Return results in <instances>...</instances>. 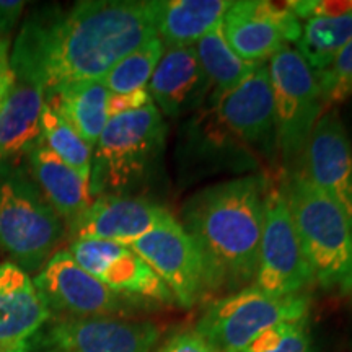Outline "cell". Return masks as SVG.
<instances>
[{"mask_svg": "<svg viewBox=\"0 0 352 352\" xmlns=\"http://www.w3.org/2000/svg\"><path fill=\"white\" fill-rule=\"evenodd\" d=\"M157 36L155 0H85L67 12L38 13L13 44V76L46 91L101 80L113 65Z\"/></svg>", "mask_w": 352, "mask_h": 352, "instance_id": "1", "label": "cell"}, {"mask_svg": "<svg viewBox=\"0 0 352 352\" xmlns=\"http://www.w3.org/2000/svg\"><path fill=\"white\" fill-rule=\"evenodd\" d=\"M266 182L243 176L202 189L183 209L208 290L239 292L254 280L264 227Z\"/></svg>", "mask_w": 352, "mask_h": 352, "instance_id": "2", "label": "cell"}, {"mask_svg": "<svg viewBox=\"0 0 352 352\" xmlns=\"http://www.w3.org/2000/svg\"><path fill=\"white\" fill-rule=\"evenodd\" d=\"M166 124L155 104L109 118L94 147L88 189L91 197L131 196L155 171Z\"/></svg>", "mask_w": 352, "mask_h": 352, "instance_id": "3", "label": "cell"}, {"mask_svg": "<svg viewBox=\"0 0 352 352\" xmlns=\"http://www.w3.org/2000/svg\"><path fill=\"white\" fill-rule=\"evenodd\" d=\"M290 215L315 283L352 290V226L346 214L303 173L284 188Z\"/></svg>", "mask_w": 352, "mask_h": 352, "instance_id": "4", "label": "cell"}, {"mask_svg": "<svg viewBox=\"0 0 352 352\" xmlns=\"http://www.w3.org/2000/svg\"><path fill=\"white\" fill-rule=\"evenodd\" d=\"M64 236V222L39 191L36 183L0 166V245L16 266L33 272L56 253Z\"/></svg>", "mask_w": 352, "mask_h": 352, "instance_id": "5", "label": "cell"}, {"mask_svg": "<svg viewBox=\"0 0 352 352\" xmlns=\"http://www.w3.org/2000/svg\"><path fill=\"white\" fill-rule=\"evenodd\" d=\"M307 296L274 297L253 285L210 303L195 331L219 352H239L267 329L289 321L308 320Z\"/></svg>", "mask_w": 352, "mask_h": 352, "instance_id": "6", "label": "cell"}, {"mask_svg": "<svg viewBox=\"0 0 352 352\" xmlns=\"http://www.w3.org/2000/svg\"><path fill=\"white\" fill-rule=\"evenodd\" d=\"M274 103L277 147L292 162L305 151L311 131L323 114L316 74L292 46L277 51L267 63Z\"/></svg>", "mask_w": 352, "mask_h": 352, "instance_id": "7", "label": "cell"}, {"mask_svg": "<svg viewBox=\"0 0 352 352\" xmlns=\"http://www.w3.org/2000/svg\"><path fill=\"white\" fill-rule=\"evenodd\" d=\"M315 284L290 215L284 189L271 188L264 199V227L253 287L267 296H300Z\"/></svg>", "mask_w": 352, "mask_h": 352, "instance_id": "8", "label": "cell"}, {"mask_svg": "<svg viewBox=\"0 0 352 352\" xmlns=\"http://www.w3.org/2000/svg\"><path fill=\"white\" fill-rule=\"evenodd\" d=\"M33 283L51 311L70 318L114 316L126 314L132 307L129 296L114 292L87 272L69 250L52 254Z\"/></svg>", "mask_w": 352, "mask_h": 352, "instance_id": "9", "label": "cell"}, {"mask_svg": "<svg viewBox=\"0 0 352 352\" xmlns=\"http://www.w3.org/2000/svg\"><path fill=\"white\" fill-rule=\"evenodd\" d=\"M129 248L160 277L183 308H192L208 292L201 254L173 215L131 243Z\"/></svg>", "mask_w": 352, "mask_h": 352, "instance_id": "10", "label": "cell"}, {"mask_svg": "<svg viewBox=\"0 0 352 352\" xmlns=\"http://www.w3.org/2000/svg\"><path fill=\"white\" fill-rule=\"evenodd\" d=\"M223 33L241 59L263 64L289 43L298 41L302 23L287 3L241 0L233 2L223 16Z\"/></svg>", "mask_w": 352, "mask_h": 352, "instance_id": "11", "label": "cell"}, {"mask_svg": "<svg viewBox=\"0 0 352 352\" xmlns=\"http://www.w3.org/2000/svg\"><path fill=\"white\" fill-rule=\"evenodd\" d=\"M70 254L114 292L160 303H175L168 287L129 246L103 240H74Z\"/></svg>", "mask_w": 352, "mask_h": 352, "instance_id": "12", "label": "cell"}, {"mask_svg": "<svg viewBox=\"0 0 352 352\" xmlns=\"http://www.w3.org/2000/svg\"><path fill=\"white\" fill-rule=\"evenodd\" d=\"M303 157L308 182L336 202L352 226V144L336 113L321 114Z\"/></svg>", "mask_w": 352, "mask_h": 352, "instance_id": "13", "label": "cell"}, {"mask_svg": "<svg viewBox=\"0 0 352 352\" xmlns=\"http://www.w3.org/2000/svg\"><path fill=\"white\" fill-rule=\"evenodd\" d=\"M160 328L152 321L118 316L67 318L52 324L50 344L59 352H152Z\"/></svg>", "mask_w": 352, "mask_h": 352, "instance_id": "14", "label": "cell"}, {"mask_svg": "<svg viewBox=\"0 0 352 352\" xmlns=\"http://www.w3.org/2000/svg\"><path fill=\"white\" fill-rule=\"evenodd\" d=\"M168 217V209L144 197L100 196L70 233L74 240H103L129 246Z\"/></svg>", "mask_w": 352, "mask_h": 352, "instance_id": "15", "label": "cell"}, {"mask_svg": "<svg viewBox=\"0 0 352 352\" xmlns=\"http://www.w3.org/2000/svg\"><path fill=\"white\" fill-rule=\"evenodd\" d=\"M152 103L168 118L191 111L208 98L210 85L195 46H165L147 85Z\"/></svg>", "mask_w": 352, "mask_h": 352, "instance_id": "16", "label": "cell"}, {"mask_svg": "<svg viewBox=\"0 0 352 352\" xmlns=\"http://www.w3.org/2000/svg\"><path fill=\"white\" fill-rule=\"evenodd\" d=\"M50 318V307L28 272L12 261L0 264V351H25Z\"/></svg>", "mask_w": 352, "mask_h": 352, "instance_id": "17", "label": "cell"}, {"mask_svg": "<svg viewBox=\"0 0 352 352\" xmlns=\"http://www.w3.org/2000/svg\"><path fill=\"white\" fill-rule=\"evenodd\" d=\"M219 121L248 144L266 140L274 131V103L270 69L264 63L212 104Z\"/></svg>", "mask_w": 352, "mask_h": 352, "instance_id": "18", "label": "cell"}, {"mask_svg": "<svg viewBox=\"0 0 352 352\" xmlns=\"http://www.w3.org/2000/svg\"><path fill=\"white\" fill-rule=\"evenodd\" d=\"M28 153L34 183L39 191L59 219L72 228L94 202L88 183L54 152H51L41 138Z\"/></svg>", "mask_w": 352, "mask_h": 352, "instance_id": "19", "label": "cell"}, {"mask_svg": "<svg viewBox=\"0 0 352 352\" xmlns=\"http://www.w3.org/2000/svg\"><path fill=\"white\" fill-rule=\"evenodd\" d=\"M44 90L15 77L0 104V166L30 152L41 138Z\"/></svg>", "mask_w": 352, "mask_h": 352, "instance_id": "20", "label": "cell"}, {"mask_svg": "<svg viewBox=\"0 0 352 352\" xmlns=\"http://www.w3.org/2000/svg\"><path fill=\"white\" fill-rule=\"evenodd\" d=\"M109 95L101 80H82L46 91L44 103L63 116L94 148L109 121Z\"/></svg>", "mask_w": 352, "mask_h": 352, "instance_id": "21", "label": "cell"}, {"mask_svg": "<svg viewBox=\"0 0 352 352\" xmlns=\"http://www.w3.org/2000/svg\"><path fill=\"white\" fill-rule=\"evenodd\" d=\"M228 0H155L157 36L165 46H195L222 23Z\"/></svg>", "mask_w": 352, "mask_h": 352, "instance_id": "22", "label": "cell"}, {"mask_svg": "<svg viewBox=\"0 0 352 352\" xmlns=\"http://www.w3.org/2000/svg\"><path fill=\"white\" fill-rule=\"evenodd\" d=\"M195 47L210 85V104L239 87L261 65L241 59L232 50L223 33V21L202 36Z\"/></svg>", "mask_w": 352, "mask_h": 352, "instance_id": "23", "label": "cell"}, {"mask_svg": "<svg viewBox=\"0 0 352 352\" xmlns=\"http://www.w3.org/2000/svg\"><path fill=\"white\" fill-rule=\"evenodd\" d=\"M352 39V12L336 16L310 19L302 25L297 47L305 63L315 74L331 64L342 47Z\"/></svg>", "mask_w": 352, "mask_h": 352, "instance_id": "24", "label": "cell"}, {"mask_svg": "<svg viewBox=\"0 0 352 352\" xmlns=\"http://www.w3.org/2000/svg\"><path fill=\"white\" fill-rule=\"evenodd\" d=\"M41 140L64 164L74 168L88 183L91 170L94 148L83 140L78 132L44 103L41 113Z\"/></svg>", "mask_w": 352, "mask_h": 352, "instance_id": "25", "label": "cell"}, {"mask_svg": "<svg viewBox=\"0 0 352 352\" xmlns=\"http://www.w3.org/2000/svg\"><path fill=\"white\" fill-rule=\"evenodd\" d=\"M164 50L165 44L160 38L148 39L131 54L122 57L116 65H113L107 76L101 78V82L108 88L109 94L114 95L131 94L140 88H147L157 64L160 63Z\"/></svg>", "mask_w": 352, "mask_h": 352, "instance_id": "26", "label": "cell"}, {"mask_svg": "<svg viewBox=\"0 0 352 352\" xmlns=\"http://www.w3.org/2000/svg\"><path fill=\"white\" fill-rule=\"evenodd\" d=\"M323 113L344 103L352 95V39L338 52L327 69L316 74Z\"/></svg>", "mask_w": 352, "mask_h": 352, "instance_id": "27", "label": "cell"}, {"mask_svg": "<svg viewBox=\"0 0 352 352\" xmlns=\"http://www.w3.org/2000/svg\"><path fill=\"white\" fill-rule=\"evenodd\" d=\"M239 352H315V347L307 320H300L267 329Z\"/></svg>", "mask_w": 352, "mask_h": 352, "instance_id": "28", "label": "cell"}, {"mask_svg": "<svg viewBox=\"0 0 352 352\" xmlns=\"http://www.w3.org/2000/svg\"><path fill=\"white\" fill-rule=\"evenodd\" d=\"M285 3L298 20L305 21L352 12V0L351 2H346V0H292V2Z\"/></svg>", "mask_w": 352, "mask_h": 352, "instance_id": "29", "label": "cell"}, {"mask_svg": "<svg viewBox=\"0 0 352 352\" xmlns=\"http://www.w3.org/2000/svg\"><path fill=\"white\" fill-rule=\"evenodd\" d=\"M148 104H152V98L147 88H140V90L131 91V94H111L108 100V114L109 118H113L122 113L138 111V109H142Z\"/></svg>", "mask_w": 352, "mask_h": 352, "instance_id": "30", "label": "cell"}, {"mask_svg": "<svg viewBox=\"0 0 352 352\" xmlns=\"http://www.w3.org/2000/svg\"><path fill=\"white\" fill-rule=\"evenodd\" d=\"M157 352H219L209 344L208 341L202 338L196 331H182L176 333L173 336L168 338L164 342Z\"/></svg>", "mask_w": 352, "mask_h": 352, "instance_id": "31", "label": "cell"}, {"mask_svg": "<svg viewBox=\"0 0 352 352\" xmlns=\"http://www.w3.org/2000/svg\"><path fill=\"white\" fill-rule=\"evenodd\" d=\"M25 10L23 0H0V41L10 39L12 30Z\"/></svg>", "mask_w": 352, "mask_h": 352, "instance_id": "32", "label": "cell"}, {"mask_svg": "<svg viewBox=\"0 0 352 352\" xmlns=\"http://www.w3.org/2000/svg\"><path fill=\"white\" fill-rule=\"evenodd\" d=\"M12 67H10V39L0 41V104L10 90L13 83Z\"/></svg>", "mask_w": 352, "mask_h": 352, "instance_id": "33", "label": "cell"}, {"mask_svg": "<svg viewBox=\"0 0 352 352\" xmlns=\"http://www.w3.org/2000/svg\"><path fill=\"white\" fill-rule=\"evenodd\" d=\"M0 352H7V351H0ZM12 352H21V351H12Z\"/></svg>", "mask_w": 352, "mask_h": 352, "instance_id": "34", "label": "cell"}, {"mask_svg": "<svg viewBox=\"0 0 352 352\" xmlns=\"http://www.w3.org/2000/svg\"><path fill=\"white\" fill-rule=\"evenodd\" d=\"M21 352H26V351H21Z\"/></svg>", "mask_w": 352, "mask_h": 352, "instance_id": "35", "label": "cell"}]
</instances>
